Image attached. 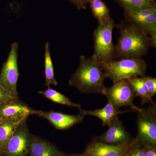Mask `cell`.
Here are the masks:
<instances>
[{
  "label": "cell",
  "instance_id": "6da1fadb",
  "mask_svg": "<svg viewBox=\"0 0 156 156\" xmlns=\"http://www.w3.org/2000/svg\"><path fill=\"white\" fill-rule=\"evenodd\" d=\"M119 28L120 37L115 46L114 58H141L147 53L152 42L145 31L127 21Z\"/></svg>",
  "mask_w": 156,
  "mask_h": 156
},
{
  "label": "cell",
  "instance_id": "7a4b0ae2",
  "mask_svg": "<svg viewBox=\"0 0 156 156\" xmlns=\"http://www.w3.org/2000/svg\"><path fill=\"white\" fill-rule=\"evenodd\" d=\"M106 78L100 63L95 56L92 55L87 58L82 56L79 67L73 74L69 84L83 93L103 95L106 88L104 85Z\"/></svg>",
  "mask_w": 156,
  "mask_h": 156
},
{
  "label": "cell",
  "instance_id": "3957f363",
  "mask_svg": "<svg viewBox=\"0 0 156 156\" xmlns=\"http://www.w3.org/2000/svg\"><path fill=\"white\" fill-rule=\"evenodd\" d=\"M107 78L113 82L128 80L145 75L147 65L141 58H125L114 59L101 64Z\"/></svg>",
  "mask_w": 156,
  "mask_h": 156
},
{
  "label": "cell",
  "instance_id": "277c9868",
  "mask_svg": "<svg viewBox=\"0 0 156 156\" xmlns=\"http://www.w3.org/2000/svg\"><path fill=\"white\" fill-rule=\"evenodd\" d=\"M115 23L111 18L107 21L98 23L94 33L93 56L101 64L114 59L115 46L112 42L113 30Z\"/></svg>",
  "mask_w": 156,
  "mask_h": 156
},
{
  "label": "cell",
  "instance_id": "5b68a950",
  "mask_svg": "<svg viewBox=\"0 0 156 156\" xmlns=\"http://www.w3.org/2000/svg\"><path fill=\"white\" fill-rule=\"evenodd\" d=\"M137 113V134L135 139L143 147L156 146V104L146 108H139Z\"/></svg>",
  "mask_w": 156,
  "mask_h": 156
},
{
  "label": "cell",
  "instance_id": "8992f818",
  "mask_svg": "<svg viewBox=\"0 0 156 156\" xmlns=\"http://www.w3.org/2000/svg\"><path fill=\"white\" fill-rule=\"evenodd\" d=\"M18 44L14 43L0 73V86L12 98H18L17 83L19 78L17 58Z\"/></svg>",
  "mask_w": 156,
  "mask_h": 156
},
{
  "label": "cell",
  "instance_id": "52a82bcc",
  "mask_svg": "<svg viewBox=\"0 0 156 156\" xmlns=\"http://www.w3.org/2000/svg\"><path fill=\"white\" fill-rule=\"evenodd\" d=\"M27 120L18 126L0 151V156H26L29 154L33 135L29 130Z\"/></svg>",
  "mask_w": 156,
  "mask_h": 156
},
{
  "label": "cell",
  "instance_id": "ba28073f",
  "mask_svg": "<svg viewBox=\"0 0 156 156\" xmlns=\"http://www.w3.org/2000/svg\"><path fill=\"white\" fill-rule=\"evenodd\" d=\"M113 83L111 87L106 88L104 93L108 101L117 108L130 107L132 110L136 112L139 107L133 103L136 95L128 80H121Z\"/></svg>",
  "mask_w": 156,
  "mask_h": 156
},
{
  "label": "cell",
  "instance_id": "9c48e42d",
  "mask_svg": "<svg viewBox=\"0 0 156 156\" xmlns=\"http://www.w3.org/2000/svg\"><path fill=\"white\" fill-rule=\"evenodd\" d=\"M138 144L135 138L130 142L122 144H109L92 140L86 147L85 156H126Z\"/></svg>",
  "mask_w": 156,
  "mask_h": 156
},
{
  "label": "cell",
  "instance_id": "30bf717a",
  "mask_svg": "<svg viewBox=\"0 0 156 156\" xmlns=\"http://www.w3.org/2000/svg\"><path fill=\"white\" fill-rule=\"evenodd\" d=\"M125 11L126 21L144 30L151 37L156 36V5L147 9Z\"/></svg>",
  "mask_w": 156,
  "mask_h": 156
},
{
  "label": "cell",
  "instance_id": "8fae6325",
  "mask_svg": "<svg viewBox=\"0 0 156 156\" xmlns=\"http://www.w3.org/2000/svg\"><path fill=\"white\" fill-rule=\"evenodd\" d=\"M37 111L18 98H11L0 104V120L23 121L30 115H36Z\"/></svg>",
  "mask_w": 156,
  "mask_h": 156
},
{
  "label": "cell",
  "instance_id": "7c38bea8",
  "mask_svg": "<svg viewBox=\"0 0 156 156\" xmlns=\"http://www.w3.org/2000/svg\"><path fill=\"white\" fill-rule=\"evenodd\" d=\"M105 133L95 139L109 144H122L133 140L132 136L123 126L119 116L116 117L108 126Z\"/></svg>",
  "mask_w": 156,
  "mask_h": 156
},
{
  "label": "cell",
  "instance_id": "4fadbf2b",
  "mask_svg": "<svg viewBox=\"0 0 156 156\" xmlns=\"http://www.w3.org/2000/svg\"><path fill=\"white\" fill-rule=\"evenodd\" d=\"M36 115L48 120L56 129L60 130L69 129L81 122L85 117L80 112L78 115H72L53 111L44 112L37 110Z\"/></svg>",
  "mask_w": 156,
  "mask_h": 156
},
{
  "label": "cell",
  "instance_id": "5bb4252c",
  "mask_svg": "<svg viewBox=\"0 0 156 156\" xmlns=\"http://www.w3.org/2000/svg\"><path fill=\"white\" fill-rule=\"evenodd\" d=\"M80 111V112L85 116L91 115L99 119L102 122V126H108L114 119L119 115L134 111L132 109L120 110L109 101H108V103L105 106L101 108L97 109L94 110H87L81 108Z\"/></svg>",
  "mask_w": 156,
  "mask_h": 156
},
{
  "label": "cell",
  "instance_id": "9a60e30c",
  "mask_svg": "<svg viewBox=\"0 0 156 156\" xmlns=\"http://www.w3.org/2000/svg\"><path fill=\"white\" fill-rule=\"evenodd\" d=\"M29 154L30 156H63L65 154L53 144L33 135Z\"/></svg>",
  "mask_w": 156,
  "mask_h": 156
},
{
  "label": "cell",
  "instance_id": "2e32d148",
  "mask_svg": "<svg viewBox=\"0 0 156 156\" xmlns=\"http://www.w3.org/2000/svg\"><path fill=\"white\" fill-rule=\"evenodd\" d=\"M23 121L0 120V151L2 149L18 126Z\"/></svg>",
  "mask_w": 156,
  "mask_h": 156
},
{
  "label": "cell",
  "instance_id": "e0dca14e",
  "mask_svg": "<svg viewBox=\"0 0 156 156\" xmlns=\"http://www.w3.org/2000/svg\"><path fill=\"white\" fill-rule=\"evenodd\" d=\"M39 93L55 103L76 108L79 110L81 108L80 104L74 103L67 96L51 88H49L44 91H40Z\"/></svg>",
  "mask_w": 156,
  "mask_h": 156
},
{
  "label": "cell",
  "instance_id": "ac0fdd59",
  "mask_svg": "<svg viewBox=\"0 0 156 156\" xmlns=\"http://www.w3.org/2000/svg\"><path fill=\"white\" fill-rule=\"evenodd\" d=\"M134 90L136 96H139L141 99L142 105L151 102L153 104L154 102L149 96L146 85L141 77H134L128 80Z\"/></svg>",
  "mask_w": 156,
  "mask_h": 156
},
{
  "label": "cell",
  "instance_id": "d6986e66",
  "mask_svg": "<svg viewBox=\"0 0 156 156\" xmlns=\"http://www.w3.org/2000/svg\"><path fill=\"white\" fill-rule=\"evenodd\" d=\"M44 65L45 85L48 88H50L51 85L57 86V81L54 76V68L50 50V44L46 43L45 46Z\"/></svg>",
  "mask_w": 156,
  "mask_h": 156
},
{
  "label": "cell",
  "instance_id": "ffe728a7",
  "mask_svg": "<svg viewBox=\"0 0 156 156\" xmlns=\"http://www.w3.org/2000/svg\"><path fill=\"white\" fill-rule=\"evenodd\" d=\"M89 3L93 15L98 23L105 22L110 19L108 8L101 0H92Z\"/></svg>",
  "mask_w": 156,
  "mask_h": 156
},
{
  "label": "cell",
  "instance_id": "44dd1931",
  "mask_svg": "<svg viewBox=\"0 0 156 156\" xmlns=\"http://www.w3.org/2000/svg\"><path fill=\"white\" fill-rule=\"evenodd\" d=\"M125 10H137L150 8L156 5L148 0H118Z\"/></svg>",
  "mask_w": 156,
  "mask_h": 156
},
{
  "label": "cell",
  "instance_id": "7402d4cb",
  "mask_svg": "<svg viewBox=\"0 0 156 156\" xmlns=\"http://www.w3.org/2000/svg\"><path fill=\"white\" fill-rule=\"evenodd\" d=\"M145 83L148 91L149 96L151 99L156 93V79L151 76L141 77Z\"/></svg>",
  "mask_w": 156,
  "mask_h": 156
},
{
  "label": "cell",
  "instance_id": "603a6c76",
  "mask_svg": "<svg viewBox=\"0 0 156 156\" xmlns=\"http://www.w3.org/2000/svg\"><path fill=\"white\" fill-rule=\"evenodd\" d=\"M126 156H145L144 147L140 144H137Z\"/></svg>",
  "mask_w": 156,
  "mask_h": 156
},
{
  "label": "cell",
  "instance_id": "cb8c5ba5",
  "mask_svg": "<svg viewBox=\"0 0 156 156\" xmlns=\"http://www.w3.org/2000/svg\"><path fill=\"white\" fill-rule=\"evenodd\" d=\"M72 3L78 9H85L86 8V3L85 0H67Z\"/></svg>",
  "mask_w": 156,
  "mask_h": 156
},
{
  "label": "cell",
  "instance_id": "d4e9b609",
  "mask_svg": "<svg viewBox=\"0 0 156 156\" xmlns=\"http://www.w3.org/2000/svg\"><path fill=\"white\" fill-rule=\"evenodd\" d=\"M11 98H12L0 86V104Z\"/></svg>",
  "mask_w": 156,
  "mask_h": 156
},
{
  "label": "cell",
  "instance_id": "484cf974",
  "mask_svg": "<svg viewBox=\"0 0 156 156\" xmlns=\"http://www.w3.org/2000/svg\"><path fill=\"white\" fill-rule=\"evenodd\" d=\"M144 147L145 156H156V146Z\"/></svg>",
  "mask_w": 156,
  "mask_h": 156
},
{
  "label": "cell",
  "instance_id": "4316f807",
  "mask_svg": "<svg viewBox=\"0 0 156 156\" xmlns=\"http://www.w3.org/2000/svg\"><path fill=\"white\" fill-rule=\"evenodd\" d=\"M63 156H85L82 154H69V155H66L65 154V155Z\"/></svg>",
  "mask_w": 156,
  "mask_h": 156
},
{
  "label": "cell",
  "instance_id": "83f0119b",
  "mask_svg": "<svg viewBox=\"0 0 156 156\" xmlns=\"http://www.w3.org/2000/svg\"><path fill=\"white\" fill-rule=\"evenodd\" d=\"M92 1V0H85V1H86V3H87V4L88 3H90V2H91V1Z\"/></svg>",
  "mask_w": 156,
  "mask_h": 156
},
{
  "label": "cell",
  "instance_id": "f1b7e54d",
  "mask_svg": "<svg viewBox=\"0 0 156 156\" xmlns=\"http://www.w3.org/2000/svg\"><path fill=\"white\" fill-rule=\"evenodd\" d=\"M148 1H149V2H151L155 3V0H148Z\"/></svg>",
  "mask_w": 156,
  "mask_h": 156
}]
</instances>
